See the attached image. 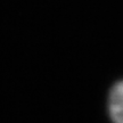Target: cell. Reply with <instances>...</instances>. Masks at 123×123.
I'll list each match as a JSON object with an SVG mask.
<instances>
[{"instance_id":"6da1fadb","label":"cell","mask_w":123,"mask_h":123,"mask_svg":"<svg viewBox=\"0 0 123 123\" xmlns=\"http://www.w3.org/2000/svg\"><path fill=\"white\" fill-rule=\"evenodd\" d=\"M110 114L114 123H123V81L115 84L110 95Z\"/></svg>"}]
</instances>
